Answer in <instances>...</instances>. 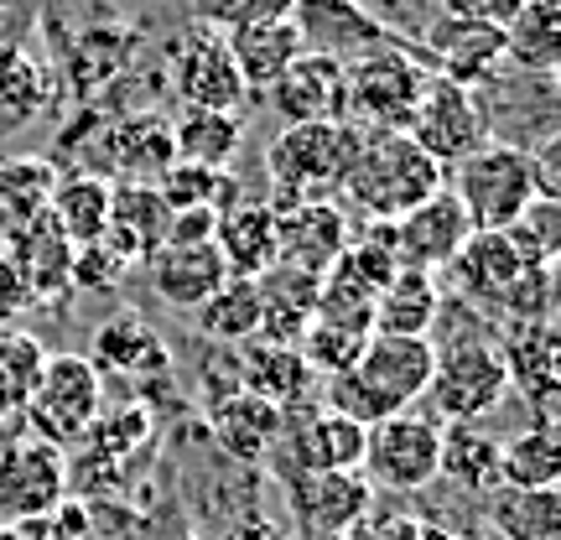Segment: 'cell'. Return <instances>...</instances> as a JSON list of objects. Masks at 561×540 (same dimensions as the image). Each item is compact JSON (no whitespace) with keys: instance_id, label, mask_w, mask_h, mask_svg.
Here are the masks:
<instances>
[{"instance_id":"cell-1","label":"cell","mask_w":561,"mask_h":540,"mask_svg":"<svg viewBox=\"0 0 561 540\" xmlns=\"http://www.w3.org/2000/svg\"><path fill=\"white\" fill-rule=\"evenodd\" d=\"M432 369H437V343L432 338H385V333H375L348 375L322 380V405L359 421L369 432L385 416L416 411L426 401Z\"/></svg>"},{"instance_id":"cell-2","label":"cell","mask_w":561,"mask_h":540,"mask_svg":"<svg viewBox=\"0 0 561 540\" xmlns=\"http://www.w3.org/2000/svg\"><path fill=\"white\" fill-rule=\"evenodd\" d=\"M437 187H447V172L405 130H364L339 198L359 208L369 223H396Z\"/></svg>"},{"instance_id":"cell-3","label":"cell","mask_w":561,"mask_h":540,"mask_svg":"<svg viewBox=\"0 0 561 540\" xmlns=\"http://www.w3.org/2000/svg\"><path fill=\"white\" fill-rule=\"evenodd\" d=\"M359 125L328 120V125H286L271 151V182H276V203L271 208H291V203H339V187L354 166L359 151Z\"/></svg>"},{"instance_id":"cell-4","label":"cell","mask_w":561,"mask_h":540,"mask_svg":"<svg viewBox=\"0 0 561 540\" xmlns=\"http://www.w3.org/2000/svg\"><path fill=\"white\" fill-rule=\"evenodd\" d=\"M453 198L462 203L473 234H510L525 219V208L541 198L536 193V161L520 146L489 140L453 166Z\"/></svg>"},{"instance_id":"cell-5","label":"cell","mask_w":561,"mask_h":540,"mask_svg":"<svg viewBox=\"0 0 561 540\" xmlns=\"http://www.w3.org/2000/svg\"><path fill=\"white\" fill-rule=\"evenodd\" d=\"M21 416L32 421L37 441L53 447L83 441L89 426L104 416V375L89 364V354H47Z\"/></svg>"},{"instance_id":"cell-6","label":"cell","mask_w":561,"mask_h":540,"mask_svg":"<svg viewBox=\"0 0 561 540\" xmlns=\"http://www.w3.org/2000/svg\"><path fill=\"white\" fill-rule=\"evenodd\" d=\"M510 395V369H504V348L489 338H458L437 348V369L426 384V411L442 426H473L479 416L500 411Z\"/></svg>"},{"instance_id":"cell-7","label":"cell","mask_w":561,"mask_h":540,"mask_svg":"<svg viewBox=\"0 0 561 540\" xmlns=\"http://www.w3.org/2000/svg\"><path fill=\"white\" fill-rule=\"evenodd\" d=\"M432 79V68H421L405 47H380L364 58L343 62V83H348V125H369V130H405L421 104V89Z\"/></svg>"},{"instance_id":"cell-8","label":"cell","mask_w":561,"mask_h":540,"mask_svg":"<svg viewBox=\"0 0 561 540\" xmlns=\"http://www.w3.org/2000/svg\"><path fill=\"white\" fill-rule=\"evenodd\" d=\"M442 426L432 411H401L369 426L364 441V479L396 489V494H416L432 479H442Z\"/></svg>"},{"instance_id":"cell-9","label":"cell","mask_w":561,"mask_h":540,"mask_svg":"<svg viewBox=\"0 0 561 540\" xmlns=\"http://www.w3.org/2000/svg\"><path fill=\"white\" fill-rule=\"evenodd\" d=\"M405 136L416 140L421 151L447 172V166H458L462 157H473L479 146H489V115H483V104L473 89L432 73L426 89H421L416 115L405 125Z\"/></svg>"},{"instance_id":"cell-10","label":"cell","mask_w":561,"mask_h":540,"mask_svg":"<svg viewBox=\"0 0 561 540\" xmlns=\"http://www.w3.org/2000/svg\"><path fill=\"white\" fill-rule=\"evenodd\" d=\"M172 83L187 110H224V115H240V104L250 100L240 68L229 58V42L224 32H208V26H193L172 42Z\"/></svg>"},{"instance_id":"cell-11","label":"cell","mask_w":561,"mask_h":540,"mask_svg":"<svg viewBox=\"0 0 561 540\" xmlns=\"http://www.w3.org/2000/svg\"><path fill=\"white\" fill-rule=\"evenodd\" d=\"M68 494L62 447L21 437L0 447V520H42Z\"/></svg>"},{"instance_id":"cell-12","label":"cell","mask_w":561,"mask_h":540,"mask_svg":"<svg viewBox=\"0 0 561 540\" xmlns=\"http://www.w3.org/2000/svg\"><path fill=\"white\" fill-rule=\"evenodd\" d=\"M291 26L301 37V53H318V58H333V62H354L364 53H380V47H401L405 42L380 16H369L359 0H297Z\"/></svg>"},{"instance_id":"cell-13","label":"cell","mask_w":561,"mask_h":540,"mask_svg":"<svg viewBox=\"0 0 561 540\" xmlns=\"http://www.w3.org/2000/svg\"><path fill=\"white\" fill-rule=\"evenodd\" d=\"M468 240H473V223L462 214V203L453 198V187H437L426 203H416L411 214L390 223V244H396L401 271H426V276H437L442 265L458 261Z\"/></svg>"},{"instance_id":"cell-14","label":"cell","mask_w":561,"mask_h":540,"mask_svg":"<svg viewBox=\"0 0 561 540\" xmlns=\"http://www.w3.org/2000/svg\"><path fill=\"white\" fill-rule=\"evenodd\" d=\"M280 441H286L291 473H364V441H369V432L359 421L328 411V405H312V411L286 416Z\"/></svg>"},{"instance_id":"cell-15","label":"cell","mask_w":561,"mask_h":540,"mask_svg":"<svg viewBox=\"0 0 561 540\" xmlns=\"http://www.w3.org/2000/svg\"><path fill=\"white\" fill-rule=\"evenodd\" d=\"M348 250V219L343 203H291L276 208V265H291L301 276L322 280Z\"/></svg>"},{"instance_id":"cell-16","label":"cell","mask_w":561,"mask_h":540,"mask_svg":"<svg viewBox=\"0 0 561 540\" xmlns=\"http://www.w3.org/2000/svg\"><path fill=\"white\" fill-rule=\"evenodd\" d=\"M421 53L432 62V73L473 89V83H489L504 68V32L479 16H437L426 26Z\"/></svg>"},{"instance_id":"cell-17","label":"cell","mask_w":561,"mask_h":540,"mask_svg":"<svg viewBox=\"0 0 561 540\" xmlns=\"http://www.w3.org/2000/svg\"><path fill=\"white\" fill-rule=\"evenodd\" d=\"M271 110L286 125H328V120H348V83H343V62L318 58V53H301L280 83L271 89Z\"/></svg>"},{"instance_id":"cell-18","label":"cell","mask_w":561,"mask_h":540,"mask_svg":"<svg viewBox=\"0 0 561 540\" xmlns=\"http://www.w3.org/2000/svg\"><path fill=\"white\" fill-rule=\"evenodd\" d=\"M291 494H297V515L307 520V530L333 540L348 536L369 515L375 483L364 473H291Z\"/></svg>"},{"instance_id":"cell-19","label":"cell","mask_w":561,"mask_h":540,"mask_svg":"<svg viewBox=\"0 0 561 540\" xmlns=\"http://www.w3.org/2000/svg\"><path fill=\"white\" fill-rule=\"evenodd\" d=\"M240 390L261 395L280 411V416H297V411H312L322 405V384L318 375L307 369L297 348H265V343H250L240 359Z\"/></svg>"},{"instance_id":"cell-20","label":"cell","mask_w":561,"mask_h":540,"mask_svg":"<svg viewBox=\"0 0 561 540\" xmlns=\"http://www.w3.org/2000/svg\"><path fill=\"white\" fill-rule=\"evenodd\" d=\"M224 280H229V265H224L214 240L161 244L157 255H151V286H157V297L167 301V307H178V312H198Z\"/></svg>"},{"instance_id":"cell-21","label":"cell","mask_w":561,"mask_h":540,"mask_svg":"<svg viewBox=\"0 0 561 540\" xmlns=\"http://www.w3.org/2000/svg\"><path fill=\"white\" fill-rule=\"evenodd\" d=\"M224 42H229V58L250 94H271L280 73L301 58V37L291 21H240L224 32Z\"/></svg>"},{"instance_id":"cell-22","label":"cell","mask_w":561,"mask_h":540,"mask_svg":"<svg viewBox=\"0 0 561 540\" xmlns=\"http://www.w3.org/2000/svg\"><path fill=\"white\" fill-rule=\"evenodd\" d=\"M167 229H172V208H167V198H161L157 187L125 182V187L110 193V229H104V240L121 250L125 265L151 261L161 244H167Z\"/></svg>"},{"instance_id":"cell-23","label":"cell","mask_w":561,"mask_h":540,"mask_svg":"<svg viewBox=\"0 0 561 540\" xmlns=\"http://www.w3.org/2000/svg\"><path fill=\"white\" fill-rule=\"evenodd\" d=\"M214 244H219L229 276L261 280L276 265V208L271 203L224 208L219 223H214Z\"/></svg>"},{"instance_id":"cell-24","label":"cell","mask_w":561,"mask_h":540,"mask_svg":"<svg viewBox=\"0 0 561 540\" xmlns=\"http://www.w3.org/2000/svg\"><path fill=\"white\" fill-rule=\"evenodd\" d=\"M89 364H94L100 375L110 369V375H125V380H157V375L172 369V354H167L161 333L146 318H115L94 333Z\"/></svg>"},{"instance_id":"cell-25","label":"cell","mask_w":561,"mask_h":540,"mask_svg":"<svg viewBox=\"0 0 561 540\" xmlns=\"http://www.w3.org/2000/svg\"><path fill=\"white\" fill-rule=\"evenodd\" d=\"M442 318V286L426 271H396V280L375 297V333L385 338H432Z\"/></svg>"},{"instance_id":"cell-26","label":"cell","mask_w":561,"mask_h":540,"mask_svg":"<svg viewBox=\"0 0 561 540\" xmlns=\"http://www.w3.org/2000/svg\"><path fill=\"white\" fill-rule=\"evenodd\" d=\"M280 426H286V416L271 401L250 395V390H234V395H224L214 405V437H219L229 458L240 462H265V452L280 441Z\"/></svg>"},{"instance_id":"cell-27","label":"cell","mask_w":561,"mask_h":540,"mask_svg":"<svg viewBox=\"0 0 561 540\" xmlns=\"http://www.w3.org/2000/svg\"><path fill=\"white\" fill-rule=\"evenodd\" d=\"M11 271H16L21 291L26 297H53L58 286H68V271H73V244L62 240L58 229H53V219L42 214V219L21 223L16 234V261H5Z\"/></svg>"},{"instance_id":"cell-28","label":"cell","mask_w":561,"mask_h":540,"mask_svg":"<svg viewBox=\"0 0 561 540\" xmlns=\"http://www.w3.org/2000/svg\"><path fill=\"white\" fill-rule=\"evenodd\" d=\"M483 515L500 540H561V489H494Z\"/></svg>"},{"instance_id":"cell-29","label":"cell","mask_w":561,"mask_h":540,"mask_svg":"<svg viewBox=\"0 0 561 540\" xmlns=\"http://www.w3.org/2000/svg\"><path fill=\"white\" fill-rule=\"evenodd\" d=\"M110 182L104 177H68L53 187V198H47V219L58 229L62 240L73 244H94L104 240V229H110Z\"/></svg>"},{"instance_id":"cell-30","label":"cell","mask_w":561,"mask_h":540,"mask_svg":"<svg viewBox=\"0 0 561 540\" xmlns=\"http://www.w3.org/2000/svg\"><path fill=\"white\" fill-rule=\"evenodd\" d=\"M110 161H115V172H125L130 182L146 177V187H157L161 172L178 161V151H172V125L161 120V115L115 125V136H110Z\"/></svg>"},{"instance_id":"cell-31","label":"cell","mask_w":561,"mask_h":540,"mask_svg":"<svg viewBox=\"0 0 561 540\" xmlns=\"http://www.w3.org/2000/svg\"><path fill=\"white\" fill-rule=\"evenodd\" d=\"M375 297H380V291L339 261L328 276L318 280L312 322H322V328H343V333H359V338H375Z\"/></svg>"},{"instance_id":"cell-32","label":"cell","mask_w":561,"mask_h":540,"mask_svg":"<svg viewBox=\"0 0 561 540\" xmlns=\"http://www.w3.org/2000/svg\"><path fill=\"white\" fill-rule=\"evenodd\" d=\"M557 58H561L557 0H525L520 16L504 26V62H515L520 73H551Z\"/></svg>"},{"instance_id":"cell-33","label":"cell","mask_w":561,"mask_h":540,"mask_svg":"<svg viewBox=\"0 0 561 540\" xmlns=\"http://www.w3.org/2000/svg\"><path fill=\"white\" fill-rule=\"evenodd\" d=\"M500 489H557L561 479V441L551 421H536L530 432L500 441Z\"/></svg>"},{"instance_id":"cell-34","label":"cell","mask_w":561,"mask_h":540,"mask_svg":"<svg viewBox=\"0 0 561 540\" xmlns=\"http://www.w3.org/2000/svg\"><path fill=\"white\" fill-rule=\"evenodd\" d=\"M172 151L187 166H208L224 172V161L240 151V115L224 110H182V120L172 125Z\"/></svg>"},{"instance_id":"cell-35","label":"cell","mask_w":561,"mask_h":540,"mask_svg":"<svg viewBox=\"0 0 561 540\" xmlns=\"http://www.w3.org/2000/svg\"><path fill=\"white\" fill-rule=\"evenodd\" d=\"M198 328L214 343H255V333H261V280L229 276L198 307Z\"/></svg>"},{"instance_id":"cell-36","label":"cell","mask_w":561,"mask_h":540,"mask_svg":"<svg viewBox=\"0 0 561 540\" xmlns=\"http://www.w3.org/2000/svg\"><path fill=\"white\" fill-rule=\"evenodd\" d=\"M442 473L489 499L504 483L500 479V441L473 432V426H447V432H442Z\"/></svg>"},{"instance_id":"cell-37","label":"cell","mask_w":561,"mask_h":540,"mask_svg":"<svg viewBox=\"0 0 561 540\" xmlns=\"http://www.w3.org/2000/svg\"><path fill=\"white\" fill-rule=\"evenodd\" d=\"M42 359H47V348L32 333L0 328V421L21 416V405H26L32 384H37Z\"/></svg>"},{"instance_id":"cell-38","label":"cell","mask_w":561,"mask_h":540,"mask_svg":"<svg viewBox=\"0 0 561 540\" xmlns=\"http://www.w3.org/2000/svg\"><path fill=\"white\" fill-rule=\"evenodd\" d=\"M504 369H510V384L520 380V390L551 401V384H557V338L546 322H520V343L504 354Z\"/></svg>"},{"instance_id":"cell-39","label":"cell","mask_w":561,"mask_h":540,"mask_svg":"<svg viewBox=\"0 0 561 540\" xmlns=\"http://www.w3.org/2000/svg\"><path fill=\"white\" fill-rule=\"evenodd\" d=\"M53 187H58V177H53L47 161H5V166H0V208L21 223H32L47 214Z\"/></svg>"},{"instance_id":"cell-40","label":"cell","mask_w":561,"mask_h":540,"mask_svg":"<svg viewBox=\"0 0 561 540\" xmlns=\"http://www.w3.org/2000/svg\"><path fill=\"white\" fill-rule=\"evenodd\" d=\"M125 276V261L121 250L110 240H94V244H79L73 250V271H68V286H83V291H100V286H115Z\"/></svg>"},{"instance_id":"cell-41","label":"cell","mask_w":561,"mask_h":540,"mask_svg":"<svg viewBox=\"0 0 561 540\" xmlns=\"http://www.w3.org/2000/svg\"><path fill=\"white\" fill-rule=\"evenodd\" d=\"M214 223H219V214H214V208H178V214H172V229H167V244H203V240H214Z\"/></svg>"},{"instance_id":"cell-42","label":"cell","mask_w":561,"mask_h":540,"mask_svg":"<svg viewBox=\"0 0 561 540\" xmlns=\"http://www.w3.org/2000/svg\"><path fill=\"white\" fill-rule=\"evenodd\" d=\"M187 5H193L198 26H208V32H229V26H240V5H234V0H187Z\"/></svg>"},{"instance_id":"cell-43","label":"cell","mask_w":561,"mask_h":540,"mask_svg":"<svg viewBox=\"0 0 561 540\" xmlns=\"http://www.w3.org/2000/svg\"><path fill=\"white\" fill-rule=\"evenodd\" d=\"M240 5V21H291L297 0H234Z\"/></svg>"},{"instance_id":"cell-44","label":"cell","mask_w":561,"mask_h":540,"mask_svg":"<svg viewBox=\"0 0 561 540\" xmlns=\"http://www.w3.org/2000/svg\"><path fill=\"white\" fill-rule=\"evenodd\" d=\"M437 5H442V16H468L479 0H437Z\"/></svg>"},{"instance_id":"cell-45","label":"cell","mask_w":561,"mask_h":540,"mask_svg":"<svg viewBox=\"0 0 561 540\" xmlns=\"http://www.w3.org/2000/svg\"><path fill=\"white\" fill-rule=\"evenodd\" d=\"M178 540H198V536H178Z\"/></svg>"}]
</instances>
